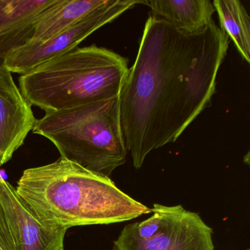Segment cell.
I'll return each instance as SVG.
<instances>
[{
    "instance_id": "12",
    "label": "cell",
    "mask_w": 250,
    "mask_h": 250,
    "mask_svg": "<svg viewBox=\"0 0 250 250\" xmlns=\"http://www.w3.org/2000/svg\"><path fill=\"white\" fill-rule=\"evenodd\" d=\"M221 29L235 43L244 61L250 62V16L238 0H214Z\"/></svg>"
},
{
    "instance_id": "6",
    "label": "cell",
    "mask_w": 250,
    "mask_h": 250,
    "mask_svg": "<svg viewBox=\"0 0 250 250\" xmlns=\"http://www.w3.org/2000/svg\"><path fill=\"white\" fill-rule=\"evenodd\" d=\"M165 219L160 230L143 240L121 231L113 250H214L212 229L198 213L182 206H165Z\"/></svg>"
},
{
    "instance_id": "5",
    "label": "cell",
    "mask_w": 250,
    "mask_h": 250,
    "mask_svg": "<svg viewBox=\"0 0 250 250\" xmlns=\"http://www.w3.org/2000/svg\"><path fill=\"white\" fill-rule=\"evenodd\" d=\"M138 4H146V1L110 0L107 5L49 40L30 42L16 49L7 57L4 66L11 74H26L37 65L78 47L92 33Z\"/></svg>"
},
{
    "instance_id": "3",
    "label": "cell",
    "mask_w": 250,
    "mask_h": 250,
    "mask_svg": "<svg viewBox=\"0 0 250 250\" xmlns=\"http://www.w3.org/2000/svg\"><path fill=\"white\" fill-rule=\"evenodd\" d=\"M128 71L127 58L96 45L77 47L35 67L19 79L31 106L45 112L119 97Z\"/></svg>"
},
{
    "instance_id": "2",
    "label": "cell",
    "mask_w": 250,
    "mask_h": 250,
    "mask_svg": "<svg viewBox=\"0 0 250 250\" xmlns=\"http://www.w3.org/2000/svg\"><path fill=\"white\" fill-rule=\"evenodd\" d=\"M16 191L42 222L67 229L125 222L152 212L110 178L61 157L25 169Z\"/></svg>"
},
{
    "instance_id": "14",
    "label": "cell",
    "mask_w": 250,
    "mask_h": 250,
    "mask_svg": "<svg viewBox=\"0 0 250 250\" xmlns=\"http://www.w3.org/2000/svg\"><path fill=\"white\" fill-rule=\"evenodd\" d=\"M2 159H1V153H0V167H2Z\"/></svg>"
},
{
    "instance_id": "10",
    "label": "cell",
    "mask_w": 250,
    "mask_h": 250,
    "mask_svg": "<svg viewBox=\"0 0 250 250\" xmlns=\"http://www.w3.org/2000/svg\"><path fill=\"white\" fill-rule=\"evenodd\" d=\"M151 15L159 17L187 35L200 34L213 22L215 8L208 0L146 1Z\"/></svg>"
},
{
    "instance_id": "11",
    "label": "cell",
    "mask_w": 250,
    "mask_h": 250,
    "mask_svg": "<svg viewBox=\"0 0 250 250\" xmlns=\"http://www.w3.org/2000/svg\"><path fill=\"white\" fill-rule=\"evenodd\" d=\"M109 2L110 0H57L38 20L31 42L49 40Z\"/></svg>"
},
{
    "instance_id": "8",
    "label": "cell",
    "mask_w": 250,
    "mask_h": 250,
    "mask_svg": "<svg viewBox=\"0 0 250 250\" xmlns=\"http://www.w3.org/2000/svg\"><path fill=\"white\" fill-rule=\"evenodd\" d=\"M36 118L12 74L0 67V153L3 166L24 145Z\"/></svg>"
},
{
    "instance_id": "13",
    "label": "cell",
    "mask_w": 250,
    "mask_h": 250,
    "mask_svg": "<svg viewBox=\"0 0 250 250\" xmlns=\"http://www.w3.org/2000/svg\"><path fill=\"white\" fill-rule=\"evenodd\" d=\"M0 250H17L12 232L0 203Z\"/></svg>"
},
{
    "instance_id": "4",
    "label": "cell",
    "mask_w": 250,
    "mask_h": 250,
    "mask_svg": "<svg viewBox=\"0 0 250 250\" xmlns=\"http://www.w3.org/2000/svg\"><path fill=\"white\" fill-rule=\"evenodd\" d=\"M32 131L53 143L62 159L98 175L109 178L126 161L119 97L45 112Z\"/></svg>"
},
{
    "instance_id": "7",
    "label": "cell",
    "mask_w": 250,
    "mask_h": 250,
    "mask_svg": "<svg viewBox=\"0 0 250 250\" xmlns=\"http://www.w3.org/2000/svg\"><path fill=\"white\" fill-rule=\"evenodd\" d=\"M0 203L12 232L17 250H64L68 229L42 222L0 175Z\"/></svg>"
},
{
    "instance_id": "9",
    "label": "cell",
    "mask_w": 250,
    "mask_h": 250,
    "mask_svg": "<svg viewBox=\"0 0 250 250\" xmlns=\"http://www.w3.org/2000/svg\"><path fill=\"white\" fill-rule=\"evenodd\" d=\"M57 0H0V67L10 53L31 42L36 22Z\"/></svg>"
},
{
    "instance_id": "1",
    "label": "cell",
    "mask_w": 250,
    "mask_h": 250,
    "mask_svg": "<svg viewBox=\"0 0 250 250\" xmlns=\"http://www.w3.org/2000/svg\"><path fill=\"white\" fill-rule=\"evenodd\" d=\"M229 38L214 21L187 35L150 15L119 96L121 127L133 165L175 143L210 104Z\"/></svg>"
}]
</instances>
